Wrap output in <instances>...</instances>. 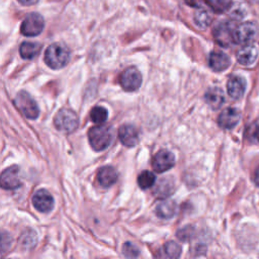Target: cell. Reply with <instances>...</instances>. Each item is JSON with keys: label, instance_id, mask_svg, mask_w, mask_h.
I'll list each match as a JSON object with an SVG mask.
<instances>
[{"label": "cell", "instance_id": "obj_1", "mask_svg": "<svg viewBox=\"0 0 259 259\" xmlns=\"http://www.w3.org/2000/svg\"><path fill=\"white\" fill-rule=\"evenodd\" d=\"M70 59V52L68 48L60 42L53 44L48 47L45 53L46 64L54 69L58 70L67 65Z\"/></svg>", "mask_w": 259, "mask_h": 259}, {"label": "cell", "instance_id": "obj_2", "mask_svg": "<svg viewBox=\"0 0 259 259\" xmlns=\"http://www.w3.org/2000/svg\"><path fill=\"white\" fill-rule=\"evenodd\" d=\"M112 139L111 130L108 125H96L89 130L88 140L91 147L95 151H102L106 149Z\"/></svg>", "mask_w": 259, "mask_h": 259}, {"label": "cell", "instance_id": "obj_3", "mask_svg": "<svg viewBox=\"0 0 259 259\" xmlns=\"http://www.w3.org/2000/svg\"><path fill=\"white\" fill-rule=\"evenodd\" d=\"M55 126L62 133L71 134L78 126V116L77 114L68 108H63L55 116L54 119Z\"/></svg>", "mask_w": 259, "mask_h": 259}, {"label": "cell", "instance_id": "obj_4", "mask_svg": "<svg viewBox=\"0 0 259 259\" xmlns=\"http://www.w3.org/2000/svg\"><path fill=\"white\" fill-rule=\"evenodd\" d=\"M14 104L21 111V113L30 119L38 116L39 109L34 99L25 91H20L14 98Z\"/></svg>", "mask_w": 259, "mask_h": 259}, {"label": "cell", "instance_id": "obj_5", "mask_svg": "<svg viewBox=\"0 0 259 259\" xmlns=\"http://www.w3.org/2000/svg\"><path fill=\"white\" fill-rule=\"evenodd\" d=\"M45 27V21L40 14L32 12L29 13L22 21L20 32L25 36L38 35Z\"/></svg>", "mask_w": 259, "mask_h": 259}, {"label": "cell", "instance_id": "obj_6", "mask_svg": "<svg viewBox=\"0 0 259 259\" xmlns=\"http://www.w3.org/2000/svg\"><path fill=\"white\" fill-rule=\"evenodd\" d=\"M119 84L125 91L132 92L140 88L142 84V75L135 67L126 68L119 76Z\"/></svg>", "mask_w": 259, "mask_h": 259}, {"label": "cell", "instance_id": "obj_7", "mask_svg": "<svg viewBox=\"0 0 259 259\" xmlns=\"http://www.w3.org/2000/svg\"><path fill=\"white\" fill-rule=\"evenodd\" d=\"M234 28L235 26L228 21H223L219 23L213 29V37L217 42L222 47H230L234 41Z\"/></svg>", "mask_w": 259, "mask_h": 259}, {"label": "cell", "instance_id": "obj_8", "mask_svg": "<svg viewBox=\"0 0 259 259\" xmlns=\"http://www.w3.org/2000/svg\"><path fill=\"white\" fill-rule=\"evenodd\" d=\"M258 28L253 22H243L234 28L235 44H249L257 35Z\"/></svg>", "mask_w": 259, "mask_h": 259}, {"label": "cell", "instance_id": "obj_9", "mask_svg": "<svg viewBox=\"0 0 259 259\" xmlns=\"http://www.w3.org/2000/svg\"><path fill=\"white\" fill-rule=\"evenodd\" d=\"M174 164L175 157L173 153L167 150L159 151L152 160V167L158 173H162L169 170L174 166Z\"/></svg>", "mask_w": 259, "mask_h": 259}, {"label": "cell", "instance_id": "obj_10", "mask_svg": "<svg viewBox=\"0 0 259 259\" xmlns=\"http://www.w3.org/2000/svg\"><path fill=\"white\" fill-rule=\"evenodd\" d=\"M19 168L16 165L6 168L0 174V187L6 190H12L20 185L19 180Z\"/></svg>", "mask_w": 259, "mask_h": 259}, {"label": "cell", "instance_id": "obj_11", "mask_svg": "<svg viewBox=\"0 0 259 259\" xmlns=\"http://www.w3.org/2000/svg\"><path fill=\"white\" fill-rule=\"evenodd\" d=\"M32 204L40 212H50L54 206V198L48 190L39 189L32 196Z\"/></svg>", "mask_w": 259, "mask_h": 259}, {"label": "cell", "instance_id": "obj_12", "mask_svg": "<svg viewBox=\"0 0 259 259\" xmlns=\"http://www.w3.org/2000/svg\"><path fill=\"white\" fill-rule=\"evenodd\" d=\"M240 120V111L234 107L224 109L218 118V123L223 128H233Z\"/></svg>", "mask_w": 259, "mask_h": 259}, {"label": "cell", "instance_id": "obj_13", "mask_svg": "<svg viewBox=\"0 0 259 259\" xmlns=\"http://www.w3.org/2000/svg\"><path fill=\"white\" fill-rule=\"evenodd\" d=\"M175 189V183L172 177H164L161 178L153 188V194L157 198H167L169 197Z\"/></svg>", "mask_w": 259, "mask_h": 259}, {"label": "cell", "instance_id": "obj_14", "mask_svg": "<svg viewBox=\"0 0 259 259\" xmlns=\"http://www.w3.org/2000/svg\"><path fill=\"white\" fill-rule=\"evenodd\" d=\"M118 138L122 145L126 147H134L139 142V133L134 125L123 124L118 130Z\"/></svg>", "mask_w": 259, "mask_h": 259}, {"label": "cell", "instance_id": "obj_15", "mask_svg": "<svg viewBox=\"0 0 259 259\" xmlns=\"http://www.w3.org/2000/svg\"><path fill=\"white\" fill-rule=\"evenodd\" d=\"M258 58V50L256 46L247 44L237 53V60L243 66L253 65Z\"/></svg>", "mask_w": 259, "mask_h": 259}, {"label": "cell", "instance_id": "obj_16", "mask_svg": "<svg viewBox=\"0 0 259 259\" xmlns=\"http://www.w3.org/2000/svg\"><path fill=\"white\" fill-rule=\"evenodd\" d=\"M181 254V247L174 241L165 243L154 255V259H178Z\"/></svg>", "mask_w": 259, "mask_h": 259}, {"label": "cell", "instance_id": "obj_17", "mask_svg": "<svg viewBox=\"0 0 259 259\" xmlns=\"http://www.w3.org/2000/svg\"><path fill=\"white\" fill-rule=\"evenodd\" d=\"M230 58L222 51H213L209 54L208 64L213 71L222 72L230 66Z\"/></svg>", "mask_w": 259, "mask_h": 259}, {"label": "cell", "instance_id": "obj_18", "mask_svg": "<svg viewBox=\"0 0 259 259\" xmlns=\"http://www.w3.org/2000/svg\"><path fill=\"white\" fill-rule=\"evenodd\" d=\"M245 89H246V82L240 76L231 77L227 83L228 94L234 99L241 98L245 93Z\"/></svg>", "mask_w": 259, "mask_h": 259}, {"label": "cell", "instance_id": "obj_19", "mask_svg": "<svg viewBox=\"0 0 259 259\" xmlns=\"http://www.w3.org/2000/svg\"><path fill=\"white\" fill-rule=\"evenodd\" d=\"M204 99L212 109H218L225 102V93L220 87H210L205 92Z\"/></svg>", "mask_w": 259, "mask_h": 259}, {"label": "cell", "instance_id": "obj_20", "mask_svg": "<svg viewBox=\"0 0 259 259\" xmlns=\"http://www.w3.org/2000/svg\"><path fill=\"white\" fill-rule=\"evenodd\" d=\"M97 180L102 187H110L117 180V172L111 166H104L97 173Z\"/></svg>", "mask_w": 259, "mask_h": 259}, {"label": "cell", "instance_id": "obj_21", "mask_svg": "<svg viewBox=\"0 0 259 259\" xmlns=\"http://www.w3.org/2000/svg\"><path fill=\"white\" fill-rule=\"evenodd\" d=\"M155 211L161 219H171L177 211V204L172 199H165L157 204Z\"/></svg>", "mask_w": 259, "mask_h": 259}, {"label": "cell", "instance_id": "obj_22", "mask_svg": "<svg viewBox=\"0 0 259 259\" xmlns=\"http://www.w3.org/2000/svg\"><path fill=\"white\" fill-rule=\"evenodd\" d=\"M41 50V45L38 42L24 41L19 47V54L23 59H33L36 57Z\"/></svg>", "mask_w": 259, "mask_h": 259}, {"label": "cell", "instance_id": "obj_23", "mask_svg": "<svg viewBox=\"0 0 259 259\" xmlns=\"http://www.w3.org/2000/svg\"><path fill=\"white\" fill-rule=\"evenodd\" d=\"M194 23L195 25L200 28L203 29L205 27L208 26V24L211 21V17L209 15V13L205 10V9H197L194 13V17H193Z\"/></svg>", "mask_w": 259, "mask_h": 259}, {"label": "cell", "instance_id": "obj_24", "mask_svg": "<svg viewBox=\"0 0 259 259\" xmlns=\"http://www.w3.org/2000/svg\"><path fill=\"white\" fill-rule=\"evenodd\" d=\"M204 2L213 12L223 13L231 8L233 0H204Z\"/></svg>", "mask_w": 259, "mask_h": 259}, {"label": "cell", "instance_id": "obj_25", "mask_svg": "<svg viewBox=\"0 0 259 259\" xmlns=\"http://www.w3.org/2000/svg\"><path fill=\"white\" fill-rule=\"evenodd\" d=\"M155 174H153L151 171L145 170L143 171L139 177H138V184L142 189H147L152 187L155 184Z\"/></svg>", "mask_w": 259, "mask_h": 259}, {"label": "cell", "instance_id": "obj_26", "mask_svg": "<svg viewBox=\"0 0 259 259\" xmlns=\"http://www.w3.org/2000/svg\"><path fill=\"white\" fill-rule=\"evenodd\" d=\"M108 112L102 106H95L90 111V118L95 123H102L107 119Z\"/></svg>", "mask_w": 259, "mask_h": 259}, {"label": "cell", "instance_id": "obj_27", "mask_svg": "<svg viewBox=\"0 0 259 259\" xmlns=\"http://www.w3.org/2000/svg\"><path fill=\"white\" fill-rule=\"evenodd\" d=\"M122 254L127 259H135L140 255V250L133 243L125 242L122 246Z\"/></svg>", "mask_w": 259, "mask_h": 259}, {"label": "cell", "instance_id": "obj_28", "mask_svg": "<svg viewBox=\"0 0 259 259\" xmlns=\"http://www.w3.org/2000/svg\"><path fill=\"white\" fill-rule=\"evenodd\" d=\"M194 233H195L194 227L189 225V226H185L184 228L178 230L177 233H176V236H177V238L180 241L186 242V241H190L191 240V238L193 237Z\"/></svg>", "mask_w": 259, "mask_h": 259}, {"label": "cell", "instance_id": "obj_29", "mask_svg": "<svg viewBox=\"0 0 259 259\" xmlns=\"http://www.w3.org/2000/svg\"><path fill=\"white\" fill-rule=\"evenodd\" d=\"M12 244V238L6 231H0V253L6 252Z\"/></svg>", "mask_w": 259, "mask_h": 259}, {"label": "cell", "instance_id": "obj_30", "mask_svg": "<svg viewBox=\"0 0 259 259\" xmlns=\"http://www.w3.org/2000/svg\"><path fill=\"white\" fill-rule=\"evenodd\" d=\"M246 13V8L244 5H239L236 4L234 5V7L231 9V17L234 19H241L245 16Z\"/></svg>", "mask_w": 259, "mask_h": 259}, {"label": "cell", "instance_id": "obj_31", "mask_svg": "<svg viewBox=\"0 0 259 259\" xmlns=\"http://www.w3.org/2000/svg\"><path fill=\"white\" fill-rule=\"evenodd\" d=\"M184 1L186 2L187 5H189V6H191V7L199 8L203 0H184Z\"/></svg>", "mask_w": 259, "mask_h": 259}, {"label": "cell", "instance_id": "obj_32", "mask_svg": "<svg viewBox=\"0 0 259 259\" xmlns=\"http://www.w3.org/2000/svg\"><path fill=\"white\" fill-rule=\"evenodd\" d=\"M38 0H18L19 3H21L22 5H25V6H30V5H33L37 2Z\"/></svg>", "mask_w": 259, "mask_h": 259}, {"label": "cell", "instance_id": "obj_33", "mask_svg": "<svg viewBox=\"0 0 259 259\" xmlns=\"http://www.w3.org/2000/svg\"><path fill=\"white\" fill-rule=\"evenodd\" d=\"M254 180H255V183H256V185H257V186H259V167L256 169Z\"/></svg>", "mask_w": 259, "mask_h": 259}, {"label": "cell", "instance_id": "obj_34", "mask_svg": "<svg viewBox=\"0 0 259 259\" xmlns=\"http://www.w3.org/2000/svg\"><path fill=\"white\" fill-rule=\"evenodd\" d=\"M255 137H256V139L259 141V125L257 126V128H256V132H255Z\"/></svg>", "mask_w": 259, "mask_h": 259}]
</instances>
